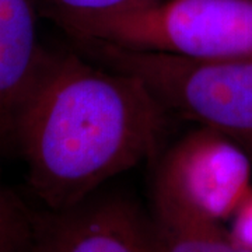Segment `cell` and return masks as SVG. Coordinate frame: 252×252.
Here are the masks:
<instances>
[{"instance_id":"obj_10","label":"cell","mask_w":252,"mask_h":252,"mask_svg":"<svg viewBox=\"0 0 252 252\" xmlns=\"http://www.w3.org/2000/svg\"><path fill=\"white\" fill-rule=\"evenodd\" d=\"M230 234L240 245L252 251V192L247 195L234 212Z\"/></svg>"},{"instance_id":"obj_1","label":"cell","mask_w":252,"mask_h":252,"mask_svg":"<svg viewBox=\"0 0 252 252\" xmlns=\"http://www.w3.org/2000/svg\"><path fill=\"white\" fill-rule=\"evenodd\" d=\"M167 115L133 76L48 52L16 129L30 187L48 210L80 203L153 156Z\"/></svg>"},{"instance_id":"obj_9","label":"cell","mask_w":252,"mask_h":252,"mask_svg":"<svg viewBox=\"0 0 252 252\" xmlns=\"http://www.w3.org/2000/svg\"><path fill=\"white\" fill-rule=\"evenodd\" d=\"M34 213L0 182V252H31Z\"/></svg>"},{"instance_id":"obj_6","label":"cell","mask_w":252,"mask_h":252,"mask_svg":"<svg viewBox=\"0 0 252 252\" xmlns=\"http://www.w3.org/2000/svg\"><path fill=\"white\" fill-rule=\"evenodd\" d=\"M36 0H0V146H16L21 108L46 52L38 42Z\"/></svg>"},{"instance_id":"obj_5","label":"cell","mask_w":252,"mask_h":252,"mask_svg":"<svg viewBox=\"0 0 252 252\" xmlns=\"http://www.w3.org/2000/svg\"><path fill=\"white\" fill-rule=\"evenodd\" d=\"M31 252H160L150 215L119 195L34 213Z\"/></svg>"},{"instance_id":"obj_8","label":"cell","mask_w":252,"mask_h":252,"mask_svg":"<svg viewBox=\"0 0 252 252\" xmlns=\"http://www.w3.org/2000/svg\"><path fill=\"white\" fill-rule=\"evenodd\" d=\"M39 11L70 36H79L101 21L149 6L158 0H36Z\"/></svg>"},{"instance_id":"obj_7","label":"cell","mask_w":252,"mask_h":252,"mask_svg":"<svg viewBox=\"0 0 252 252\" xmlns=\"http://www.w3.org/2000/svg\"><path fill=\"white\" fill-rule=\"evenodd\" d=\"M149 215L160 252H252L237 243L220 221L190 212L156 189Z\"/></svg>"},{"instance_id":"obj_2","label":"cell","mask_w":252,"mask_h":252,"mask_svg":"<svg viewBox=\"0 0 252 252\" xmlns=\"http://www.w3.org/2000/svg\"><path fill=\"white\" fill-rule=\"evenodd\" d=\"M73 41L94 62L136 77L167 114L216 132L252 158V56L203 61Z\"/></svg>"},{"instance_id":"obj_3","label":"cell","mask_w":252,"mask_h":252,"mask_svg":"<svg viewBox=\"0 0 252 252\" xmlns=\"http://www.w3.org/2000/svg\"><path fill=\"white\" fill-rule=\"evenodd\" d=\"M74 38L188 59L252 56V0H158Z\"/></svg>"},{"instance_id":"obj_4","label":"cell","mask_w":252,"mask_h":252,"mask_svg":"<svg viewBox=\"0 0 252 252\" xmlns=\"http://www.w3.org/2000/svg\"><path fill=\"white\" fill-rule=\"evenodd\" d=\"M248 160L233 142L200 127L165 153L153 189L196 215L220 221L233 216L251 192Z\"/></svg>"}]
</instances>
